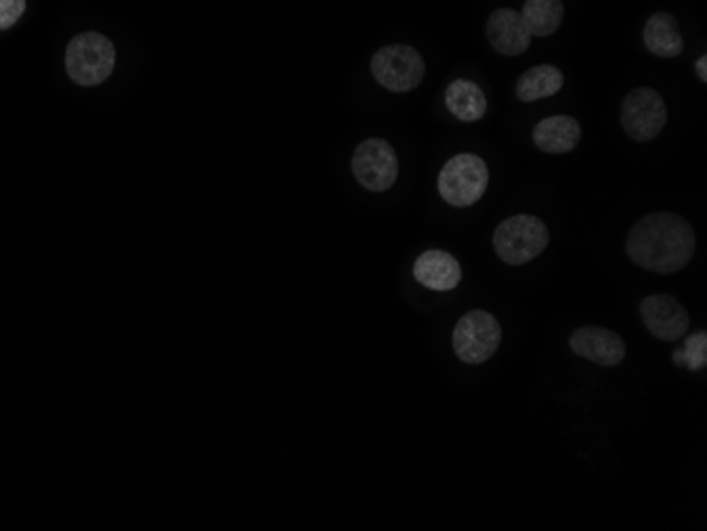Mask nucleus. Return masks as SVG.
Returning a JSON list of instances; mask_svg holds the SVG:
<instances>
[{
    "label": "nucleus",
    "mask_w": 707,
    "mask_h": 531,
    "mask_svg": "<svg viewBox=\"0 0 707 531\" xmlns=\"http://www.w3.org/2000/svg\"><path fill=\"white\" fill-rule=\"evenodd\" d=\"M697 250L691 223L678 214L655 212L644 216L629 233L628 256L633 265L655 274H678Z\"/></svg>",
    "instance_id": "1"
},
{
    "label": "nucleus",
    "mask_w": 707,
    "mask_h": 531,
    "mask_svg": "<svg viewBox=\"0 0 707 531\" xmlns=\"http://www.w3.org/2000/svg\"><path fill=\"white\" fill-rule=\"evenodd\" d=\"M549 245L547 225L530 214H517L498 225L494 248L507 265H525L545 252Z\"/></svg>",
    "instance_id": "2"
},
{
    "label": "nucleus",
    "mask_w": 707,
    "mask_h": 531,
    "mask_svg": "<svg viewBox=\"0 0 707 531\" xmlns=\"http://www.w3.org/2000/svg\"><path fill=\"white\" fill-rule=\"evenodd\" d=\"M489 169L487 164L472 153H460L443 165L438 174V193L449 205L469 207L487 191Z\"/></svg>",
    "instance_id": "3"
},
{
    "label": "nucleus",
    "mask_w": 707,
    "mask_h": 531,
    "mask_svg": "<svg viewBox=\"0 0 707 531\" xmlns=\"http://www.w3.org/2000/svg\"><path fill=\"white\" fill-rule=\"evenodd\" d=\"M503 343L500 323L483 309L464 314L454 328V352L464 365L487 363Z\"/></svg>",
    "instance_id": "4"
},
{
    "label": "nucleus",
    "mask_w": 707,
    "mask_h": 531,
    "mask_svg": "<svg viewBox=\"0 0 707 531\" xmlns=\"http://www.w3.org/2000/svg\"><path fill=\"white\" fill-rule=\"evenodd\" d=\"M71 79L85 87L107 81L115 68V47L98 33L75 37L66 49Z\"/></svg>",
    "instance_id": "5"
},
{
    "label": "nucleus",
    "mask_w": 707,
    "mask_h": 531,
    "mask_svg": "<svg viewBox=\"0 0 707 531\" xmlns=\"http://www.w3.org/2000/svg\"><path fill=\"white\" fill-rule=\"evenodd\" d=\"M373 77L382 87L394 93H407L415 89L426 73L424 58L409 45L382 47L371 60Z\"/></svg>",
    "instance_id": "6"
},
{
    "label": "nucleus",
    "mask_w": 707,
    "mask_h": 531,
    "mask_svg": "<svg viewBox=\"0 0 707 531\" xmlns=\"http://www.w3.org/2000/svg\"><path fill=\"white\" fill-rule=\"evenodd\" d=\"M668 123V109L659 91L637 87L628 93L621 109V125L635 142H650Z\"/></svg>",
    "instance_id": "7"
},
{
    "label": "nucleus",
    "mask_w": 707,
    "mask_h": 531,
    "mask_svg": "<svg viewBox=\"0 0 707 531\" xmlns=\"http://www.w3.org/2000/svg\"><path fill=\"white\" fill-rule=\"evenodd\" d=\"M352 172L364 189L373 193L388 191L398 178V157L393 144L382 138L364 140L354 151Z\"/></svg>",
    "instance_id": "8"
},
{
    "label": "nucleus",
    "mask_w": 707,
    "mask_h": 531,
    "mask_svg": "<svg viewBox=\"0 0 707 531\" xmlns=\"http://www.w3.org/2000/svg\"><path fill=\"white\" fill-rule=\"evenodd\" d=\"M642 320L653 337L659 341H678L691 327L689 312L671 294H653L640 305Z\"/></svg>",
    "instance_id": "9"
},
{
    "label": "nucleus",
    "mask_w": 707,
    "mask_h": 531,
    "mask_svg": "<svg viewBox=\"0 0 707 531\" xmlns=\"http://www.w3.org/2000/svg\"><path fill=\"white\" fill-rule=\"evenodd\" d=\"M570 350L579 358L591 361L599 367H617L628 356L625 341L617 332L601 327H583L574 330V334L570 337Z\"/></svg>",
    "instance_id": "10"
},
{
    "label": "nucleus",
    "mask_w": 707,
    "mask_h": 531,
    "mask_svg": "<svg viewBox=\"0 0 707 531\" xmlns=\"http://www.w3.org/2000/svg\"><path fill=\"white\" fill-rule=\"evenodd\" d=\"M487 41L503 55H521L532 42V33L521 13L496 9L487 20Z\"/></svg>",
    "instance_id": "11"
},
{
    "label": "nucleus",
    "mask_w": 707,
    "mask_h": 531,
    "mask_svg": "<svg viewBox=\"0 0 707 531\" xmlns=\"http://www.w3.org/2000/svg\"><path fill=\"white\" fill-rule=\"evenodd\" d=\"M413 278L429 290L447 292L462 282V267L458 258L445 250H426L413 265Z\"/></svg>",
    "instance_id": "12"
},
{
    "label": "nucleus",
    "mask_w": 707,
    "mask_h": 531,
    "mask_svg": "<svg viewBox=\"0 0 707 531\" xmlns=\"http://www.w3.org/2000/svg\"><path fill=\"white\" fill-rule=\"evenodd\" d=\"M534 144L549 155H563L576 149L581 140V125L574 117H549L534 127Z\"/></svg>",
    "instance_id": "13"
},
{
    "label": "nucleus",
    "mask_w": 707,
    "mask_h": 531,
    "mask_svg": "<svg viewBox=\"0 0 707 531\" xmlns=\"http://www.w3.org/2000/svg\"><path fill=\"white\" fill-rule=\"evenodd\" d=\"M445 106L458 122H479L487 113V98L479 85L458 79L445 91Z\"/></svg>",
    "instance_id": "14"
},
{
    "label": "nucleus",
    "mask_w": 707,
    "mask_h": 531,
    "mask_svg": "<svg viewBox=\"0 0 707 531\" xmlns=\"http://www.w3.org/2000/svg\"><path fill=\"white\" fill-rule=\"evenodd\" d=\"M644 45L657 58H675L682 53L684 41L678 33L675 20L669 13H655L644 26Z\"/></svg>",
    "instance_id": "15"
},
{
    "label": "nucleus",
    "mask_w": 707,
    "mask_h": 531,
    "mask_svg": "<svg viewBox=\"0 0 707 531\" xmlns=\"http://www.w3.org/2000/svg\"><path fill=\"white\" fill-rule=\"evenodd\" d=\"M561 87H563L561 71L550 64H543V66H534V68L525 71L519 77L514 91L521 102H536V100L559 93Z\"/></svg>",
    "instance_id": "16"
},
{
    "label": "nucleus",
    "mask_w": 707,
    "mask_h": 531,
    "mask_svg": "<svg viewBox=\"0 0 707 531\" xmlns=\"http://www.w3.org/2000/svg\"><path fill=\"white\" fill-rule=\"evenodd\" d=\"M521 15L532 37H550L561 26L563 4L561 0H525Z\"/></svg>",
    "instance_id": "17"
},
{
    "label": "nucleus",
    "mask_w": 707,
    "mask_h": 531,
    "mask_svg": "<svg viewBox=\"0 0 707 531\" xmlns=\"http://www.w3.org/2000/svg\"><path fill=\"white\" fill-rule=\"evenodd\" d=\"M682 367L691 370H704L707 367V332L699 330L684 341L682 347Z\"/></svg>",
    "instance_id": "18"
},
{
    "label": "nucleus",
    "mask_w": 707,
    "mask_h": 531,
    "mask_svg": "<svg viewBox=\"0 0 707 531\" xmlns=\"http://www.w3.org/2000/svg\"><path fill=\"white\" fill-rule=\"evenodd\" d=\"M26 0H0V30L11 28L24 13Z\"/></svg>",
    "instance_id": "19"
},
{
    "label": "nucleus",
    "mask_w": 707,
    "mask_h": 531,
    "mask_svg": "<svg viewBox=\"0 0 707 531\" xmlns=\"http://www.w3.org/2000/svg\"><path fill=\"white\" fill-rule=\"evenodd\" d=\"M695 71L699 75L702 81H707V55H702L697 62H695Z\"/></svg>",
    "instance_id": "20"
},
{
    "label": "nucleus",
    "mask_w": 707,
    "mask_h": 531,
    "mask_svg": "<svg viewBox=\"0 0 707 531\" xmlns=\"http://www.w3.org/2000/svg\"><path fill=\"white\" fill-rule=\"evenodd\" d=\"M673 363H675L678 367H682V350H675V352H673Z\"/></svg>",
    "instance_id": "21"
}]
</instances>
